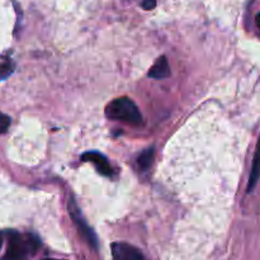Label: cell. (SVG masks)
Here are the masks:
<instances>
[{
    "label": "cell",
    "mask_w": 260,
    "mask_h": 260,
    "mask_svg": "<svg viewBox=\"0 0 260 260\" xmlns=\"http://www.w3.org/2000/svg\"><path fill=\"white\" fill-rule=\"evenodd\" d=\"M106 116L113 121L126 122L132 126H140L142 123V116L132 99L117 98L106 107Z\"/></svg>",
    "instance_id": "obj_1"
},
{
    "label": "cell",
    "mask_w": 260,
    "mask_h": 260,
    "mask_svg": "<svg viewBox=\"0 0 260 260\" xmlns=\"http://www.w3.org/2000/svg\"><path fill=\"white\" fill-rule=\"evenodd\" d=\"M40 246V241L32 235H20V234H12L8 241L7 253L4 260H27L36 253Z\"/></svg>",
    "instance_id": "obj_2"
},
{
    "label": "cell",
    "mask_w": 260,
    "mask_h": 260,
    "mask_svg": "<svg viewBox=\"0 0 260 260\" xmlns=\"http://www.w3.org/2000/svg\"><path fill=\"white\" fill-rule=\"evenodd\" d=\"M69 213H70L74 223H75L76 228H78L79 234L83 236L84 240H85L91 248H98V239H96L95 234H94V231L89 228L88 223L85 222V220H84L83 216H81L80 210H79V207L76 206L75 201H74L73 198L69 200Z\"/></svg>",
    "instance_id": "obj_3"
},
{
    "label": "cell",
    "mask_w": 260,
    "mask_h": 260,
    "mask_svg": "<svg viewBox=\"0 0 260 260\" xmlns=\"http://www.w3.org/2000/svg\"><path fill=\"white\" fill-rule=\"evenodd\" d=\"M113 260H145L141 251L127 243L112 244Z\"/></svg>",
    "instance_id": "obj_4"
},
{
    "label": "cell",
    "mask_w": 260,
    "mask_h": 260,
    "mask_svg": "<svg viewBox=\"0 0 260 260\" xmlns=\"http://www.w3.org/2000/svg\"><path fill=\"white\" fill-rule=\"evenodd\" d=\"M81 160L83 161L91 162L95 167V169L98 170L99 174L104 175V177H111V175H113V168L111 167L107 157L104 155H102L101 152L88 151L81 155Z\"/></svg>",
    "instance_id": "obj_5"
},
{
    "label": "cell",
    "mask_w": 260,
    "mask_h": 260,
    "mask_svg": "<svg viewBox=\"0 0 260 260\" xmlns=\"http://www.w3.org/2000/svg\"><path fill=\"white\" fill-rule=\"evenodd\" d=\"M259 178H260V136H259V140H258V144H256L255 154H254L250 177H249L248 193H250L251 190L255 188V185H256V183H258Z\"/></svg>",
    "instance_id": "obj_6"
},
{
    "label": "cell",
    "mask_w": 260,
    "mask_h": 260,
    "mask_svg": "<svg viewBox=\"0 0 260 260\" xmlns=\"http://www.w3.org/2000/svg\"><path fill=\"white\" fill-rule=\"evenodd\" d=\"M170 75V66L165 56H160L156 62L150 69L149 76L152 79H165Z\"/></svg>",
    "instance_id": "obj_7"
},
{
    "label": "cell",
    "mask_w": 260,
    "mask_h": 260,
    "mask_svg": "<svg viewBox=\"0 0 260 260\" xmlns=\"http://www.w3.org/2000/svg\"><path fill=\"white\" fill-rule=\"evenodd\" d=\"M152 160H154V149L149 147V149L145 150L144 152H141L139 157H137V162H139L140 168L144 170L149 169L152 164Z\"/></svg>",
    "instance_id": "obj_8"
},
{
    "label": "cell",
    "mask_w": 260,
    "mask_h": 260,
    "mask_svg": "<svg viewBox=\"0 0 260 260\" xmlns=\"http://www.w3.org/2000/svg\"><path fill=\"white\" fill-rule=\"evenodd\" d=\"M13 70H14V66L10 61H7V62H3L0 65V80H4L8 76L12 75Z\"/></svg>",
    "instance_id": "obj_9"
},
{
    "label": "cell",
    "mask_w": 260,
    "mask_h": 260,
    "mask_svg": "<svg viewBox=\"0 0 260 260\" xmlns=\"http://www.w3.org/2000/svg\"><path fill=\"white\" fill-rule=\"evenodd\" d=\"M9 126H10V118L7 116V114L0 112V135L7 132V129L9 128Z\"/></svg>",
    "instance_id": "obj_10"
},
{
    "label": "cell",
    "mask_w": 260,
    "mask_h": 260,
    "mask_svg": "<svg viewBox=\"0 0 260 260\" xmlns=\"http://www.w3.org/2000/svg\"><path fill=\"white\" fill-rule=\"evenodd\" d=\"M156 7V0H144L142 2V8L145 10H151Z\"/></svg>",
    "instance_id": "obj_11"
},
{
    "label": "cell",
    "mask_w": 260,
    "mask_h": 260,
    "mask_svg": "<svg viewBox=\"0 0 260 260\" xmlns=\"http://www.w3.org/2000/svg\"><path fill=\"white\" fill-rule=\"evenodd\" d=\"M255 23H256V25H258V27L260 28V13H258V14H256V17H255Z\"/></svg>",
    "instance_id": "obj_12"
},
{
    "label": "cell",
    "mask_w": 260,
    "mask_h": 260,
    "mask_svg": "<svg viewBox=\"0 0 260 260\" xmlns=\"http://www.w3.org/2000/svg\"><path fill=\"white\" fill-rule=\"evenodd\" d=\"M2 243H3V239H2V236H0V248H2Z\"/></svg>",
    "instance_id": "obj_13"
},
{
    "label": "cell",
    "mask_w": 260,
    "mask_h": 260,
    "mask_svg": "<svg viewBox=\"0 0 260 260\" xmlns=\"http://www.w3.org/2000/svg\"><path fill=\"white\" fill-rule=\"evenodd\" d=\"M43 260H58V259H43Z\"/></svg>",
    "instance_id": "obj_14"
}]
</instances>
